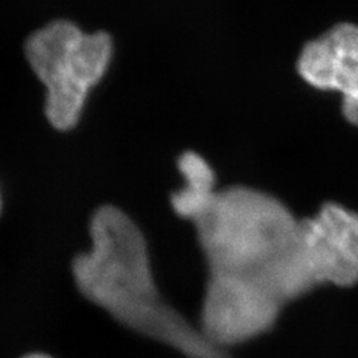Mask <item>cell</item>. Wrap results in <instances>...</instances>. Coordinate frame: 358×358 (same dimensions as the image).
<instances>
[{
	"label": "cell",
	"mask_w": 358,
	"mask_h": 358,
	"mask_svg": "<svg viewBox=\"0 0 358 358\" xmlns=\"http://www.w3.org/2000/svg\"><path fill=\"white\" fill-rule=\"evenodd\" d=\"M183 186L170 196L173 211L182 219L194 223L214 202L219 189L215 171L201 154L186 150L177 159Z\"/></svg>",
	"instance_id": "cell-5"
},
{
	"label": "cell",
	"mask_w": 358,
	"mask_h": 358,
	"mask_svg": "<svg viewBox=\"0 0 358 358\" xmlns=\"http://www.w3.org/2000/svg\"><path fill=\"white\" fill-rule=\"evenodd\" d=\"M90 251L72 262L73 280L85 299L130 331L187 358H231L164 299L148 241L133 217L117 206H101L90 217Z\"/></svg>",
	"instance_id": "cell-2"
},
{
	"label": "cell",
	"mask_w": 358,
	"mask_h": 358,
	"mask_svg": "<svg viewBox=\"0 0 358 358\" xmlns=\"http://www.w3.org/2000/svg\"><path fill=\"white\" fill-rule=\"evenodd\" d=\"M192 224L207 266L199 328L222 349L266 334L288 304L341 279V252L324 223L299 219L269 192L222 189Z\"/></svg>",
	"instance_id": "cell-1"
},
{
	"label": "cell",
	"mask_w": 358,
	"mask_h": 358,
	"mask_svg": "<svg viewBox=\"0 0 358 358\" xmlns=\"http://www.w3.org/2000/svg\"><path fill=\"white\" fill-rule=\"evenodd\" d=\"M296 69L310 87L343 96V115L358 127V26L341 23L308 41Z\"/></svg>",
	"instance_id": "cell-4"
},
{
	"label": "cell",
	"mask_w": 358,
	"mask_h": 358,
	"mask_svg": "<svg viewBox=\"0 0 358 358\" xmlns=\"http://www.w3.org/2000/svg\"><path fill=\"white\" fill-rule=\"evenodd\" d=\"M24 358H51L50 356H45V355H40V353H35V355H29L26 356Z\"/></svg>",
	"instance_id": "cell-6"
},
{
	"label": "cell",
	"mask_w": 358,
	"mask_h": 358,
	"mask_svg": "<svg viewBox=\"0 0 358 358\" xmlns=\"http://www.w3.org/2000/svg\"><path fill=\"white\" fill-rule=\"evenodd\" d=\"M0 208H1V203H0Z\"/></svg>",
	"instance_id": "cell-7"
},
{
	"label": "cell",
	"mask_w": 358,
	"mask_h": 358,
	"mask_svg": "<svg viewBox=\"0 0 358 358\" xmlns=\"http://www.w3.org/2000/svg\"><path fill=\"white\" fill-rule=\"evenodd\" d=\"M24 53L45 88L48 122L60 131L75 128L90 90L112 63L110 35L103 31L87 34L71 20L56 19L27 38Z\"/></svg>",
	"instance_id": "cell-3"
}]
</instances>
